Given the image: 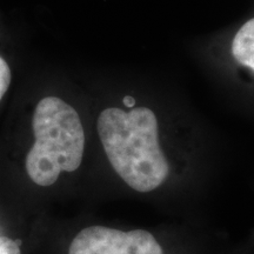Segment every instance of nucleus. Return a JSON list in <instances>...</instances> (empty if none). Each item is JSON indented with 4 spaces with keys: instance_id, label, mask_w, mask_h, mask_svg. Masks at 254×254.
Returning a JSON list of instances; mask_svg holds the SVG:
<instances>
[{
    "instance_id": "4",
    "label": "nucleus",
    "mask_w": 254,
    "mask_h": 254,
    "mask_svg": "<svg viewBox=\"0 0 254 254\" xmlns=\"http://www.w3.org/2000/svg\"><path fill=\"white\" fill-rule=\"evenodd\" d=\"M232 53L241 65L254 71V18L238 31L232 44Z\"/></svg>"
},
{
    "instance_id": "3",
    "label": "nucleus",
    "mask_w": 254,
    "mask_h": 254,
    "mask_svg": "<svg viewBox=\"0 0 254 254\" xmlns=\"http://www.w3.org/2000/svg\"><path fill=\"white\" fill-rule=\"evenodd\" d=\"M68 254H164V251L147 231L90 226L74 237Z\"/></svg>"
},
{
    "instance_id": "5",
    "label": "nucleus",
    "mask_w": 254,
    "mask_h": 254,
    "mask_svg": "<svg viewBox=\"0 0 254 254\" xmlns=\"http://www.w3.org/2000/svg\"><path fill=\"white\" fill-rule=\"evenodd\" d=\"M12 80V72L8 63L4 57L0 56V101L7 92Z\"/></svg>"
},
{
    "instance_id": "6",
    "label": "nucleus",
    "mask_w": 254,
    "mask_h": 254,
    "mask_svg": "<svg viewBox=\"0 0 254 254\" xmlns=\"http://www.w3.org/2000/svg\"><path fill=\"white\" fill-rule=\"evenodd\" d=\"M0 254H21L20 241L8 237H0Z\"/></svg>"
},
{
    "instance_id": "1",
    "label": "nucleus",
    "mask_w": 254,
    "mask_h": 254,
    "mask_svg": "<svg viewBox=\"0 0 254 254\" xmlns=\"http://www.w3.org/2000/svg\"><path fill=\"white\" fill-rule=\"evenodd\" d=\"M97 129L110 164L131 189L146 193L163 185L170 166L159 145L153 111L110 107L100 113Z\"/></svg>"
},
{
    "instance_id": "2",
    "label": "nucleus",
    "mask_w": 254,
    "mask_h": 254,
    "mask_svg": "<svg viewBox=\"0 0 254 254\" xmlns=\"http://www.w3.org/2000/svg\"><path fill=\"white\" fill-rule=\"evenodd\" d=\"M32 131L34 141L25 167L36 185L52 186L60 174L80 167L85 132L78 112L68 103L55 95L43 98L34 109Z\"/></svg>"
}]
</instances>
